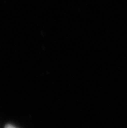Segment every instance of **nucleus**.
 I'll use <instances>...</instances> for the list:
<instances>
[{
    "mask_svg": "<svg viewBox=\"0 0 127 128\" xmlns=\"http://www.w3.org/2000/svg\"><path fill=\"white\" fill-rule=\"evenodd\" d=\"M5 128H17V127L13 126H12V125H7V126H5Z\"/></svg>",
    "mask_w": 127,
    "mask_h": 128,
    "instance_id": "obj_1",
    "label": "nucleus"
}]
</instances>
